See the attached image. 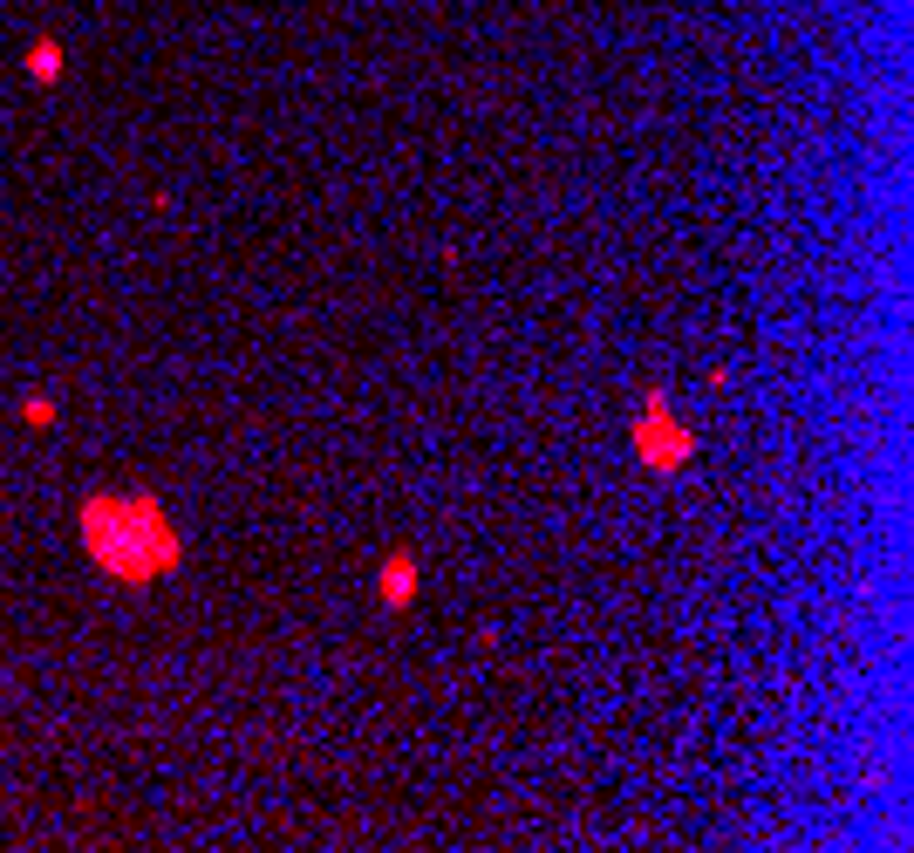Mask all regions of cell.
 Returning <instances> with one entry per match:
<instances>
[{
    "label": "cell",
    "mask_w": 914,
    "mask_h": 853,
    "mask_svg": "<svg viewBox=\"0 0 914 853\" xmlns=\"http://www.w3.org/2000/svg\"><path fill=\"white\" fill-rule=\"evenodd\" d=\"M82 553L123 587H151L185 567V540L157 492H89L76 512Z\"/></svg>",
    "instance_id": "1"
},
{
    "label": "cell",
    "mask_w": 914,
    "mask_h": 853,
    "mask_svg": "<svg viewBox=\"0 0 914 853\" xmlns=\"http://www.w3.org/2000/svg\"><path fill=\"white\" fill-rule=\"evenodd\" d=\"M635 451H642L648 471H683L689 451H696V437L669 417V403H662V396H648L642 417H635Z\"/></svg>",
    "instance_id": "2"
},
{
    "label": "cell",
    "mask_w": 914,
    "mask_h": 853,
    "mask_svg": "<svg viewBox=\"0 0 914 853\" xmlns=\"http://www.w3.org/2000/svg\"><path fill=\"white\" fill-rule=\"evenodd\" d=\"M410 594H417V560H410V553H389V567H382V601H389V608H410Z\"/></svg>",
    "instance_id": "3"
},
{
    "label": "cell",
    "mask_w": 914,
    "mask_h": 853,
    "mask_svg": "<svg viewBox=\"0 0 914 853\" xmlns=\"http://www.w3.org/2000/svg\"><path fill=\"white\" fill-rule=\"evenodd\" d=\"M62 69H69V55H62V41H35V48H28V76H35V82H55Z\"/></svg>",
    "instance_id": "4"
},
{
    "label": "cell",
    "mask_w": 914,
    "mask_h": 853,
    "mask_svg": "<svg viewBox=\"0 0 914 853\" xmlns=\"http://www.w3.org/2000/svg\"><path fill=\"white\" fill-rule=\"evenodd\" d=\"M21 424L48 430V424H55V396H28V403H21Z\"/></svg>",
    "instance_id": "5"
}]
</instances>
